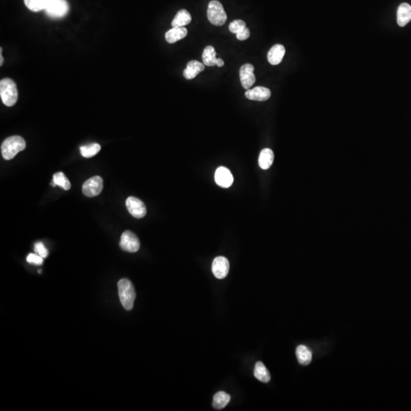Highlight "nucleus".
Here are the masks:
<instances>
[{"label": "nucleus", "instance_id": "6e6552de", "mask_svg": "<svg viewBox=\"0 0 411 411\" xmlns=\"http://www.w3.org/2000/svg\"><path fill=\"white\" fill-rule=\"evenodd\" d=\"M126 208L133 217L137 218H144L146 215V207L144 202L138 198L130 196L126 201Z\"/></svg>", "mask_w": 411, "mask_h": 411}, {"label": "nucleus", "instance_id": "f3484780", "mask_svg": "<svg viewBox=\"0 0 411 411\" xmlns=\"http://www.w3.org/2000/svg\"><path fill=\"white\" fill-rule=\"evenodd\" d=\"M273 159H274V154L273 151L270 148H264L260 153L259 159H258L260 167L264 170L270 169V166L273 164Z\"/></svg>", "mask_w": 411, "mask_h": 411}, {"label": "nucleus", "instance_id": "5701e85b", "mask_svg": "<svg viewBox=\"0 0 411 411\" xmlns=\"http://www.w3.org/2000/svg\"><path fill=\"white\" fill-rule=\"evenodd\" d=\"M49 0H24L26 7L32 12L45 10Z\"/></svg>", "mask_w": 411, "mask_h": 411}, {"label": "nucleus", "instance_id": "aec40b11", "mask_svg": "<svg viewBox=\"0 0 411 411\" xmlns=\"http://www.w3.org/2000/svg\"><path fill=\"white\" fill-rule=\"evenodd\" d=\"M202 59H203V64L207 67L217 66L218 58H217V53L214 47L207 46L203 49Z\"/></svg>", "mask_w": 411, "mask_h": 411}, {"label": "nucleus", "instance_id": "bb28decb", "mask_svg": "<svg viewBox=\"0 0 411 411\" xmlns=\"http://www.w3.org/2000/svg\"><path fill=\"white\" fill-rule=\"evenodd\" d=\"M27 261L32 265H41L43 264L44 258L38 254H29L27 255Z\"/></svg>", "mask_w": 411, "mask_h": 411}, {"label": "nucleus", "instance_id": "f8f14e48", "mask_svg": "<svg viewBox=\"0 0 411 411\" xmlns=\"http://www.w3.org/2000/svg\"><path fill=\"white\" fill-rule=\"evenodd\" d=\"M271 92L267 88L258 86L254 89H247L245 97L252 101H265L270 98Z\"/></svg>", "mask_w": 411, "mask_h": 411}, {"label": "nucleus", "instance_id": "c85d7f7f", "mask_svg": "<svg viewBox=\"0 0 411 411\" xmlns=\"http://www.w3.org/2000/svg\"><path fill=\"white\" fill-rule=\"evenodd\" d=\"M250 34H251V33H250V30L246 27L245 28L241 31V32L236 34V37H237L238 40H239V41H245V40H247V38H249Z\"/></svg>", "mask_w": 411, "mask_h": 411}, {"label": "nucleus", "instance_id": "423d86ee", "mask_svg": "<svg viewBox=\"0 0 411 411\" xmlns=\"http://www.w3.org/2000/svg\"><path fill=\"white\" fill-rule=\"evenodd\" d=\"M120 246L123 251L135 253L140 249V241L133 232H130V231H125L122 234L121 238Z\"/></svg>", "mask_w": 411, "mask_h": 411}, {"label": "nucleus", "instance_id": "7ed1b4c3", "mask_svg": "<svg viewBox=\"0 0 411 411\" xmlns=\"http://www.w3.org/2000/svg\"><path fill=\"white\" fill-rule=\"evenodd\" d=\"M0 97L5 105L12 107L18 100V91L16 83L11 79H3L0 82Z\"/></svg>", "mask_w": 411, "mask_h": 411}, {"label": "nucleus", "instance_id": "c756f323", "mask_svg": "<svg viewBox=\"0 0 411 411\" xmlns=\"http://www.w3.org/2000/svg\"><path fill=\"white\" fill-rule=\"evenodd\" d=\"M224 64H225V63H224L223 60H222V59L218 58V60H217V67H223Z\"/></svg>", "mask_w": 411, "mask_h": 411}, {"label": "nucleus", "instance_id": "f03ea898", "mask_svg": "<svg viewBox=\"0 0 411 411\" xmlns=\"http://www.w3.org/2000/svg\"><path fill=\"white\" fill-rule=\"evenodd\" d=\"M120 300L126 310L130 311L133 308L136 299V291L133 283L128 279H121L118 283Z\"/></svg>", "mask_w": 411, "mask_h": 411}, {"label": "nucleus", "instance_id": "a211bd4d", "mask_svg": "<svg viewBox=\"0 0 411 411\" xmlns=\"http://www.w3.org/2000/svg\"><path fill=\"white\" fill-rule=\"evenodd\" d=\"M192 18L191 14L186 9H181L176 14L175 17L173 19L171 26L175 27H184L191 23Z\"/></svg>", "mask_w": 411, "mask_h": 411}, {"label": "nucleus", "instance_id": "f257e3e1", "mask_svg": "<svg viewBox=\"0 0 411 411\" xmlns=\"http://www.w3.org/2000/svg\"><path fill=\"white\" fill-rule=\"evenodd\" d=\"M26 143L24 139L19 136H13L5 139L1 145L2 157L5 160H11L21 151L24 150Z\"/></svg>", "mask_w": 411, "mask_h": 411}, {"label": "nucleus", "instance_id": "39448f33", "mask_svg": "<svg viewBox=\"0 0 411 411\" xmlns=\"http://www.w3.org/2000/svg\"><path fill=\"white\" fill-rule=\"evenodd\" d=\"M70 5L67 0H49L45 12L51 19H61L67 16Z\"/></svg>", "mask_w": 411, "mask_h": 411}, {"label": "nucleus", "instance_id": "6ab92c4d", "mask_svg": "<svg viewBox=\"0 0 411 411\" xmlns=\"http://www.w3.org/2000/svg\"><path fill=\"white\" fill-rule=\"evenodd\" d=\"M297 359L299 363L302 365H308L313 360V354L308 347L303 345L298 346L295 350Z\"/></svg>", "mask_w": 411, "mask_h": 411}, {"label": "nucleus", "instance_id": "7c9ffc66", "mask_svg": "<svg viewBox=\"0 0 411 411\" xmlns=\"http://www.w3.org/2000/svg\"><path fill=\"white\" fill-rule=\"evenodd\" d=\"M2 48H1V53H0V54H1V55H0V58H1V62H0V66H2V63H3V58H2Z\"/></svg>", "mask_w": 411, "mask_h": 411}, {"label": "nucleus", "instance_id": "1a4fd4ad", "mask_svg": "<svg viewBox=\"0 0 411 411\" xmlns=\"http://www.w3.org/2000/svg\"><path fill=\"white\" fill-rule=\"evenodd\" d=\"M254 67L251 63H246L242 66L239 71L242 86L245 89H249L256 82L254 73Z\"/></svg>", "mask_w": 411, "mask_h": 411}, {"label": "nucleus", "instance_id": "dca6fc26", "mask_svg": "<svg viewBox=\"0 0 411 411\" xmlns=\"http://www.w3.org/2000/svg\"><path fill=\"white\" fill-rule=\"evenodd\" d=\"M188 34V30L184 27H172L166 32V40L168 43L174 44L185 38Z\"/></svg>", "mask_w": 411, "mask_h": 411}, {"label": "nucleus", "instance_id": "4be33fe9", "mask_svg": "<svg viewBox=\"0 0 411 411\" xmlns=\"http://www.w3.org/2000/svg\"><path fill=\"white\" fill-rule=\"evenodd\" d=\"M231 396L224 391H218L214 395L213 406L216 410H222L227 406L230 401Z\"/></svg>", "mask_w": 411, "mask_h": 411}, {"label": "nucleus", "instance_id": "a878e982", "mask_svg": "<svg viewBox=\"0 0 411 411\" xmlns=\"http://www.w3.org/2000/svg\"><path fill=\"white\" fill-rule=\"evenodd\" d=\"M246 27V24L244 21L235 20L229 24V31L233 34H238L244 30Z\"/></svg>", "mask_w": 411, "mask_h": 411}, {"label": "nucleus", "instance_id": "20e7f679", "mask_svg": "<svg viewBox=\"0 0 411 411\" xmlns=\"http://www.w3.org/2000/svg\"><path fill=\"white\" fill-rule=\"evenodd\" d=\"M207 18L212 24L222 26L227 20V15L222 6V3L217 0H212L207 9Z\"/></svg>", "mask_w": 411, "mask_h": 411}, {"label": "nucleus", "instance_id": "2eb2a0df", "mask_svg": "<svg viewBox=\"0 0 411 411\" xmlns=\"http://www.w3.org/2000/svg\"><path fill=\"white\" fill-rule=\"evenodd\" d=\"M411 21V5L404 2L399 5L397 12V22L398 25L405 27Z\"/></svg>", "mask_w": 411, "mask_h": 411}, {"label": "nucleus", "instance_id": "0eeeda50", "mask_svg": "<svg viewBox=\"0 0 411 411\" xmlns=\"http://www.w3.org/2000/svg\"><path fill=\"white\" fill-rule=\"evenodd\" d=\"M103 189V179L100 176H95L84 183L82 192L89 197H94L101 193Z\"/></svg>", "mask_w": 411, "mask_h": 411}, {"label": "nucleus", "instance_id": "cd10ccee", "mask_svg": "<svg viewBox=\"0 0 411 411\" xmlns=\"http://www.w3.org/2000/svg\"><path fill=\"white\" fill-rule=\"evenodd\" d=\"M34 251L40 256L46 258L48 256V251L42 242H38L34 245Z\"/></svg>", "mask_w": 411, "mask_h": 411}, {"label": "nucleus", "instance_id": "ddd939ff", "mask_svg": "<svg viewBox=\"0 0 411 411\" xmlns=\"http://www.w3.org/2000/svg\"><path fill=\"white\" fill-rule=\"evenodd\" d=\"M204 70L205 65L203 63L197 60H191L187 64V68L184 70L183 75L185 79H193Z\"/></svg>", "mask_w": 411, "mask_h": 411}, {"label": "nucleus", "instance_id": "393cba45", "mask_svg": "<svg viewBox=\"0 0 411 411\" xmlns=\"http://www.w3.org/2000/svg\"><path fill=\"white\" fill-rule=\"evenodd\" d=\"M53 181L57 186L60 187L65 191H68L71 188V184L68 178L63 172H57L53 175Z\"/></svg>", "mask_w": 411, "mask_h": 411}, {"label": "nucleus", "instance_id": "9d476101", "mask_svg": "<svg viewBox=\"0 0 411 411\" xmlns=\"http://www.w3.org/2000/svg\"><path fill=\"white\" fill-rule=\"evenodd\" d=\"M229 261L225 257H217L214 259L212 265V271L214 276L218 280H222L227 276L229 272Z\"/></svg>", "mask_w": 411, "mask_h": 411}, {"label": "nucleus", "instance_id": "b1692460", "mask_svg": "<svg viewBox=\"0 0 411 411\" xmlns=\"http://www.w3.org/2000/svg\"><path fill=\"white\" fill-rule=\"evenodd\" d=\"M100 150H101V145L98 144H92L80 147L81 155L85 158L93 157L97 155Z\"/></svg>", "mask_w": 411, "mask_h": 411}, {"label": "nucleus", "instance_id": "412c9836", "mask_svg": "<svg viewBox=\"0 0 411 411\" xmlns=\"http://www.w3.org/2000/svg\"><path fill=\"white\" fill-rule=\"evenodd\" d=\"M254 376L261 382L267 383L270 381V374L263 363L258 362L254 368Z\"/></svg>", "mask_w": 411, "mask_h": 411}, {"label": "nucleus", "instance_id": "4468645a", "mask_svg": "<svg viewBox=\"0 0 411 411\" xmlns=\"http://www.w3.org/2000/svg\"><path fill=\"white\" fill-rule=\"evenodd\" d=\"M286 49L282 45H276L270 48L267 53L268 62L271 65H278L283 60L285 55Z\"/></svg>", "mask_w": 411, "mask_h": 411}, {"label": "nucleus", "instance_id": "9b49d317", "mask_svg": "<svg viewBox=\"0 0 411 411\" xmlns=\"http://www.w3.org/2000/svg\"><path fill=\"white\" fill-rule=\"evenodd\" d=\"M215 181L218 186L227 188L232 185L234 178L229 169L225 167H219L216 171Z\"/></svg>", "mask_w": 411, "mask_h": 411}]
</instances>
